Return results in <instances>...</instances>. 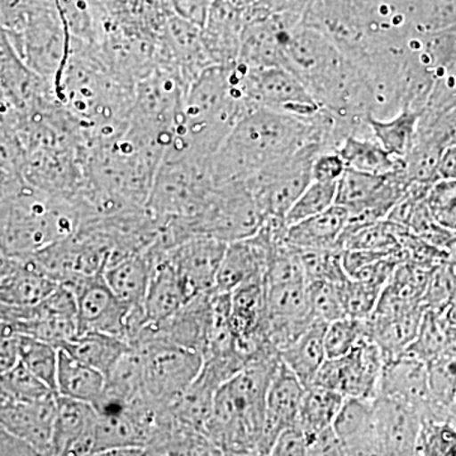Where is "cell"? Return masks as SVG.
Returning a JSON list of instances; mask_svg holds the SVG:
<instances>
[{
    "instance_id": "6da1fadb",
    "label": "cell",
    "mask_w": 456,
    "mask_h": 456,
    "mask_svg": "<svg viewBox=\"0 0 456 456\" xmlns=\"http://www.w3.org/2000/svg\"><path fill=\"white\" fill-rule=\"evenodd\" d=\"M335 132L336 119L322 108L311 118L253 108L236 122L212 156L213 183L245 182L308 143L334 151Z\"/></svg>"
},
{
    "instance_id": "7a4b0ae2",
    "label": "cell",
    "mask_w": 456,
    "mask_h": 456,
    "mask_svg": "<svg viewBox=\"0 0 456 456\" xmlns=\"http://www.w3.org/2000/svg\"><path fill=\"white\" fill-rule=\"evenodd\" d=\"M253 110L242 89L241 65H211L189 84L165 155L211 161L236 122Z\"/></svg>"
},
{
    "instance_id": "3957f363",
    "label": "cell",
    "mask_w": 456,
    "mask_h": 456,
    "mask_svg": "<svg viewBox=\"0 0 456 456\" xmlns=\"http://www.w3.org/2000/svg\"><path fill=\"white\" fill-rule=\"evenodd\" d=\"M279 362L278 355L255 360L216 392L206 435L222 454L257 455L266 392Z\"/></svg>"
},
{
    "instance_id": "277c9868",
    "label": "cell",
    "mask_w": 456,
    "mask_h": 456,
    "mask_svg": "<svg viewBox=\"0 0 456 456\" xmlns=\"http://www.w3.org/2000/svg\"><path fill=\"white\" fill-rule=\"evenodd\" d=\"M80 220L73 200L23 182L0 216V248L12 259H29L77 232Z\"/></svg>"
},
{
    "instance_id": "5b68a950",
    "label": "cell",
    "mask_w": 456,
    "mask_h": 456,
    "mask_svg": "<svg viewBox=\"0 0 456 456\" xmlns=\"http://www.w3.org/2000/svg\"><path fill=\"white\" fill-rule=\"evenodd\" d=\"M215 187L211 161L164 155L145 208L160 224L174 221L184 227L202 211Z\"/></svg>"
},
{
    "instance_id": "8992f818",
    "label": "cell",
    "mask_w": 456,
    "mask_h": 456,
    "mask_svg": "<svg viewBox=\"0 0 456 456\" xmlns=\"http://www.w3.org/2000/svg\"><path fill=\"white\" fill-rule=\"evenodd\" d=\"M266 217L245 182L216 185L208 200L184 231L188 239L211 237L224 244L254 236Z\"/></svg>"
},
{
    "instance_id": "52a82bcc",
    "label": "cell",
    "mask_w": 456,
    "mask_h": 456,
    "mask_svg": "<svg viewBox=\"0 0 456 456\" xmlns=\"http://www.w3.org/2000/svg\"><path fill=\"white\" fill-rule=\"evenodd\" d=\"M20 61L53 84L68 53L69 35L55 0H40L16 31H9Z\"/></svg>"
},
{
    "instance_id": "ba28073f",
    "label": "cell",
    "mask_w": 456,
    "mask_h": 456,
    "mask_svg": "<svg viewBox=\"0 0 456 456\" xmlns=\"http://www.w3.org/2000/svg\"><path fill=\"white\" fill-rule=\"evenodd\" d=\"M142 368L143 393L150 402L167 408L196 380L202 355L165 341H149L134 347Z\"/></svg>"
},
{
    "instance_id": "9c48e42d",
    "label": "cell",
    "mask_w": 456,
    "mask_h": 456,
    "mask_svg": "<svg viewBox=\"0 0 456 456\" xmlns=\"http://www.w3.org/2000/svg\"><path fill=\"white\" fill-rule=\"evenodd\" d=\"M322 151L332 150H326L320 143H308L245 180L266 218L284 220L290 207L312 182V165Z\"/></svg>"
},
{
    "instance_id": "30bf717a",
    "label": "cell",
    "mask_w": 456,
    "mask_h": 456,
    "mask_svg": "<svg viewBox=\"0 0 456 456\" xmlns=\"http://www.w3.org/2000/svg\"><path fill=\"white\" fill-rule=\"evenodd\" d=\"M410 184L403 167L388 174L346 167L338 182L335 204L349 212L347 227L387 220L395 204L406 196Z\"/></svg>"
},
{
    "instance_id": "8fae6325",
    "label": "cell",
    "mask_w": 456,
    "mask_h": 456,
    "mask_svg": "<svg viewBox=\"0 0 456 456\" xmlns=\"http://www.w3.org/2000/svg\"><path fill=\"white\" fill-rule=\"evenodd\" d=\"M242 89L251 108H265L298 118H311L321 110L305 86L283 66H242Z\"/></svg>"
},
{
    "instance_id": "7c38bea8",
    "label": "cell",
    "mask_w": 456,
    "mask_h": 456,
    "mask_svg": "<svg viewBox=\"0 0 456 456\" xmlns=\"http://www.w3.org/2000/svg\"><path fill=\"white\" fill-rule=\"evenodd\" d=\"M383 367L379 347L367 338L346 355L326 359L312 386L330 389L344 398L371 401L377 395Z\"/></svg>"
},
{
    "instance_id": "4fadbf2b",
    "label": "cell",
    "mask_w": 456,
    "mask_h": 456,
    "mask_svg": "<svg viewBox=\"0 0 456 456\" xmlns=\"http://www.w3.org/2000/svg\"><path fill=\"white\" fill-rule=\"evenodd\" d=\"M212 292L197 294L173 316L146 323L131 344L132 349L149 341H165L202 355L212 327Z\"/></svg>"
},
{
    "instance_id": "5bb4252c",
    "label": "cell",
    "mask_w": 456,
    "mask_h": 456,
    "mask_svg": "<svg viewBox=\"0 0 456 456\" xmlns=\"http://www.w3.org/2000/svg\"><path fill=\"white\" fill-rule=\"evenodd\" d=\"M64 285L73 290L77 301L79 334L98 331L125 338L126 320L131 308L110 292L103 274Z\"/></svg>"
},
{
    "instance_id": "9a60e30c",
    "label": "cell",
    "mask_w": 456,
    "mask_h": 456,
    "mask_svg": "<svg viewBox=\"0 0 456 456\" xmlns=\"http://www.w3.org/2000/svg\"><path fill=\"white\" fill-rule=\"evenodd\" d=\"M20 335L31 336L57 349L77 338L79 329L73 290L57 284L44 301L26 311L20 322Z\"/></svg>"
},
{
    "instance_id": "2e32d148",
    "label": "cell",
    "mask_w": 456,
    "mask_h": 456,
    "mask_svg": "<svg viewBox=\"0 0 456 456\" xmlns=\"http://www.w3.org/2000/svg\"><path fill=\"white\" fill-rule=\"evenodd\" d=\"M377 395L410 408L421 421H439L428 388V367L421 360L402 354L384 362Z\"/></svg>"
},
{
    "instance_id": "e0dca14e",
    "label": "cell",
    "mask_w": 456,
    "mask_h": 456,
    "mask_svg": "<svg viewBox=\"0 0 456 456\" xmlns=\"http://www.w3.org/2000/svg\"><path fill=\"white\" fill-rule=\"evenodd\" d=\"M56 395L38 401H16L0 395V428L50 456Z\"/></svg>"
},
{
    "instance_id": "ac0fdd59",
    "label": "cell",
    "mask_w": 456,
    "mask_h": 456,
    "mask_svg": "<svg viewBox=\"0 0 456 456\" xmlns=\"http://www.w3.org/2000/svg\"><path fill=\"white\" fill-rule=\"evenodd\" d=\"M305 392L296 375L279 362L266 392L265 419L257 455H268L279 435L296 426Z\"/></svg>"
},
{
    "instance_id": "d6986e66",
    "label": "cell",
    "mask_w": 456,
    "mask_h": 456,
    "mask_svg": "<svg viewBox=\"0 0 456 456\" xmlns=\"http://www.w3.org/2000/svg\"><path fill=\"white\" fill-rule=\"evenodd\" d=\"M94 408L84 402L56 395L50 456H89L95 452Z\"/></svg>"
},
{
    "instance_id": "ffe728a7",
    "label": "cell",
    "mask_w": 456,
    "mask_h": 456,
    "mask_svg": "<svg viewBox=\"0 0 456 456\" xmlns=\"http://www.w3.org/2000/svg\"><path fill=\"white\" fill-rule=\"evenodd\" d=\"M227 244L211 237H193L167 253V259L194 294L212 292Z\"/></svg>"
},
{
    "instance_id": "44dd1931",
    "label": "cell",
    "mask_w": 456,
    "mask_h": 456,
    "mask_svg": "<svg viewBox=\"0 0 456 456\" xmlns=\"http://www.w3.org/2000/svg\"><path fill=\"white\" fill-rule=\"evenodd\" d=\"M374 430L383 456L417 455L421 419L410 408L386 397L373 399Z\"/></svg>"
},
{
    "instance_id": "7402d4cb",
    "label": "cell",
    "mask_w": 456,
    "mask_h": 456,
    "mask_svg": "<svg viewBox=\"0 0 456 456\" xmlns=\"http://www.w3.org/2000/svg\"><path fill=\"white\" fill-rule=\"evenodd\" d=\"M246 14L221 0H213L200 37L211 65H233L239 57Z\"/></svg>"
},
{
    "instance_id": "603a6c76",
    "label": "cell",
    "mask_w": 456,
    "mask_h": 456,
    "mask_svg": "<svg viewBox=\"0 0 456 456\" xmlns=\"http://www.w3.org/2000/svg\"><path fill=\"white\" fill-rule=\"evenodd\" d=\"M196 296L167 261V253L160 255L154 261V269L142 303L146 322L154 325L167 320Z\"/></svg>"
},
{
    "instance_id": "cb8c5ba5",
    "label": "cell",
    "mask_w": 456,
    "mask_h": 456,
    "mask_svg": "<svg viewBox=\"0 0 456 456\" xmlns=\"http://www.w3.org/2000/svg\"><path fill=\"white\" fill-rule=\"evenodd\" d=\"M422 305L397 312H373L367 320L369 338L379 347L384 362L401 356L415 340L424 314Z\"/></svg>"
},
{
    "instance_id": "d4e9b609",
    "label": "cell",
    "mask_w": 456,
    "mask_h": 456,
    "mask_svg": "<svg viewBox=\"0 0 456 456\" xmlns=\"http://www.w3.org/2000/svg\"><path fill=\"white\" fill-rule=\"evenodd\" d=\"M347 220L349 212L344 207L334 204L320 215L288 226L285 241L297 250L338 248V241L346 227Z\"/></svg>"
},
{
    "instance_id": "484cf974",
    "label": "cell",
    "mask_w": 456,
    "mask_h": 456,
    "mask_svg": "<svg viewBox=\"0 0 456 456\" xmlns=\"http://www.w3.org/2000/svg\"><path fill=\"white\" fill-rule=\"evenodd\" d=\"M450 353H455V303L443 310H425L416 338L403 354L428 364Z\"/></svg>"
},
{
    "instance_id": "4316f807",
    "label": "cell",
    "mask_w": 456,
    "mask_h": 456,
    "mask_svg": "<svg viewBox=\"0 0 456 456\" xmlns=\"http://www.w3.org/2000/svg\"><path fill=\"white\" fill-rule=\"evenodd\" d=\"M154 261L147 248L107 266L103 279L110 292L130 308L141 307L151 278Z\"/></svg>"
},
{
    "instance_id": "83f0119b",
    "label": "cell",
    "mask_w": 456,
    "mask_h": 456,
    "mask_svg": "<svg viewBox=\"0 0 456 456\" xmlns=\"http://www.w3.org/2000/svg\"><path fill=\"white\" fill-rule=\"evenodd\" d=\"M56 287V281L31 260H16L13 269L0 281V305L27 310L44 301Z\"/></svg>"
},
{
    "instance_id": "f1b7e54d",
    "label": "cell",
    "mask_w": 456,
    "mask_h": 456,
    "mask_svg": "<svg viewBox=\"0 0 456 456\" xmlns=\"http://www.w3.org/2000/svg\"><path fill=\"white\" fill-rule=\"evenodd\" d=\"M336 152L345 167L362 173L388 174L402 167V159L393 158L380 146L369 125L345 136Z\"/></svg>"
},
{
    "instance_id": "f546056e",
    "label": "cell",
    "mask_w": 456,
    "mask_h": 456,
    "mask_svg": "<svg viewBox=\"0 0 456 456\" xmlns=\"http://www.w3.org/2000/svg\"><path fill=\"white\" fill-rule=\"evenodd\" d=\"M326 323L314 320L297 340L279 351V359L305 389L310 388L326 358L323 336Z\"/></svg>"
},
{
    "instance_id": "4dcf8cb0",
    "label": "cell",
    "mask_w": 456,
    "mask_h": 456,
    "mask_svg": "<svg viewBox=\"0 0 456 456\" xmlns=\"http://www.w3.org/2000/svg\"><path fill=\"white\" fill-rule=\"evenodd\" d=\"M106 377L94 368L59 349L56 370V395L94 406L103 395Z\"/></svg>"
},
{
    "instance_id": "1f68e13d",
    "label": "cell",
    "mask_w": 456,
    "mask_h": 456,
    "mask_svg": "<svg viewBox=\"0 0 456 456\" xmlns=\"http://www.w3.org/2000/svg\"><path fill=\"white\" fill-rule=\"evenodd\" d=\"M73 358L101 371L104 377L130 353L132 347L125 338L104 332L88 331L79 334L61 347Z\"/></svg>"
},
{
    "instance_id": "d6a6232c",
    "label": "cell",
    "mask_w": 456,
    "mask_h": 456,
    "mask_svg": "<svg viewBox=\"0 0 456 456\" xmlns=\"http://www.w3.org/2000/svg\"><path fill=\"white\" fill-rule=\"evenodd\" d=\"M344 399L338 393L321 387L305 389L296 424L305 441L332 428Z\"/></svg>"
},
{
    "instance_id": "836d02e7",
    "label": "cell",
    "mask_w": 456,
    "mask_h": 456,
    "mask_svg": "<svg viewBox=\"0 0 456 456\" xmlns=\"http://www.w3.org/2000/svg\"><path fill=\"white\" fill-rule=\"evenodd\" d=\"M407 228L389 220L371 222L360 226L345 227L338 241L340 250L397 253Z\"/></svg>"
},
{
    "instance_id": "e575fe53",
    "label": "cell",
    "mask_w": 456,
    "mask_h": 456,
    "mask_svg": "<svg viewBox=\"0 0 456 456\" xmlns=\"http://www.w3.org/2000/svg\"><path fill=\"white\" fill-rule=\"evenodd\" d=\"M142 450L145 456H222L206 435L175 421Z\"/></svg>"
},
{
    "instance_id": "d590c367",
    "label": "cell",
    "mask_w": 456,
    "mask_h": 456,
    "mask_svg": "<svg viewBox=\"0 0 456 456\" xmlns=\"http://www.w3.org/2000/svg\"><path fill=\"white\" fill-rule=\"evenodd\" d=\"M419 116V110L402 108L395 116L388 119L368 117V125L375 140L389 155L395 159H403L415 141Z\"/></svg>"
},
{
    "instance_id": "8d00e7d4",
    "label": "cell",
    "mask_w": 456,
    "mask_h": 456,
    "mask_svg": "<svg viewBox=\"0 0 456 456\" xmlns=\"http://www.w3.org/2000/svg\"><path fill=\"white\" fill-rule=\"evenodd\" d=\"M455 353L428 362V388L439 421L455 424Z\"/></svg>"
},
{
    "instance_id": "74e56055",
    "label": "cell",
    "mask_w": 456,
    "mask_h": 456,
    "mask_svg": "<svg viewBox=\"0 0 456 456\" xmlns=\"http://www.w3.org/2000/svg\"><path fill=\"white\" fill-rule=\"evenodd\" d=\"M141 397H146L143 393L142 368L139 353L132 349L107 375L103 395L99 401L131 403Z\"/></svg>"
},
{
    "instance_id": "f35d334b",
    "label": "cell",
    "mask_w": 456,
    "mask_h": 456,
    "mask_svg": "<svg viewBox=\"0 0 456 456\" xmlns=\"http://www.w3.org/2000/svg\"><path fill=\"white\" fill-rule=\"evenodd\" d=\"M20 362L56 395V370L59 349L31 336L20 335Z\"/></svg>"
},
{
    "instance_id": "ab89813d",
    "label": "cell",
    "mask_w": 456,
    "mask_h": 456,
    "mask_svg": "<svg viewBox=\"0 0 456 456\" xmlns=\"http://www.w3.org/2000/svg\"><path fill=\"white\" fill-rule=\"evenodd\" d=\"M338 182H311L285 215L288 226L307 220L334 206Z\"/></svg>"
},
{
    "instance_id": "60d3db41",
    "label": "cell",
    "mask_w": 456,
    "mask_h": 456,
    "mask_svg": "<svg viewBox=\"0 0 456 456\" xmlns=\"http://www.w3.org/2000/svg\"><path fill=\"white\" fill-rule=\"evenodd\" d=\"M367 338H369L367 321L350 317L336 320L326 326L325 336H323L326 358H341Z\"/></svg>"
},
{
    "instance_id": "b9f144b4",
    "label": "cell",
    "mask_w": 456,
    "mask_h": 456,
    "mask_svg": "<svg viewBox=\"0 0 456 456\" xmlns=\"http://www.w3.org/2000/svg\"><path fill=\"white\" fill-rule=\"evenodd\" d=\"M338 290L345 316L367 321L373 314L383 288L347 278L338 284Z\"/></svg>"
},
{
    "instance_id": "7bdbcfd3",
    "label": "cell",
    "mask_w": 456,
    "mask_h": 456,
    "mask_svg": "<svg viewBox=\"0 0 456 456\" xmlns=\"http://www.w3.org/2000/svg\"><path fill=\"white\" fill-rule=\"evenodd\" d=\"M0 395L16 401H38L55 395L20 362L0 374Z\"/></svg>"
},
{
    "instance_id": "ee69618b",
    "label": "cell",
    "mask_w": 456,
    "mask_h": 456,
    "mask_svg": "<svg viewBox=\"0 0 456 456\" xmlns=\"http://www.w3.org/2000/svg\"><path fill=\"white\" fill-rule=\"evenodd\" d=\"M419 456H456L454 422L426 419L421 422L417 437Z\"/></svg>"
},
{
    "instance_id": "f6af8a7d",
    "label": "cell",
    "mask_w": 456,
    "mask_h": 456,
    "mask_svg": "<svg viewBox=\"0 0 456 456\" xmlns=\"http://www.w3.org/2000/svg\"><path fill=\"white\" fill-rule=\"evenodd\" d=\"M305 283L311 281H331L341 283L347 275L342 269L340 250H299Z\"/></svg>"
},
{
    "instance_id": "bcb514c9",
    "label": "cell",
    "mask_w": 456,
    "mask_h": 456,
    "mask_svg": "<svg viewBox=\"0 0 456 456\" xmlns=\"http://www.w3.org/2000/svg\"><path fill=\"white\" fill-rule=\"evenodd\" d=\"M455 261L431 269L421 305L424 310H443L455 303Z\"/></svg>"
},
{
    "instance_id": "7dc6e473",
    "label": "cell",
    "mask_w": 456,
    "mask_h": 456,
    "mask_svg": "<svg viewBox=\"0 0 456 456\" xmlns=\"http://www.w3.org/2000/svg\"><path fill=\"white\" fill-rule=\"evenodd\" d=\"M338 284L340 283H331V281L305 283L308 305L314 320L329 325L336 320L346 317L342 308Z\"/></svg>"
},
{
    "instance_id": "c3c4849f",
    "label": "cell",
    "mask_w": 456,
    "mask_h": 456,
    "mask_svg": "<svg viewBox=\"0 0 456 456\" xmlns=\"http://www.w3.org/2000/svg\"><path fill=\"white\" fill-rule=\"evenodd\" d=\"M455 180H437L426 194V206L431 217L441 227L455 231Z\"/></svg>"
},
{
    "instance_id": "681fc988",
    "label": "cell",
    "mask_w": 456,
    "mask_h": 456,
    "mask_svg": "<svg viewBox=\"0 0 456 456\" xmlns=\"http://www.w3.org/2000/svg\"><path fill=\"white\" fill-rule=\"evenodd\" d=\"M174 16L202 28L213 0H164Z\"/></svg>"
},
{
    "instance_id": "f907efd6",
    "label": "cell",
    "mask_w": 456,
    "mask_h": 456,
    "mask_svg": "<svg viewBox=\"0 0 456 456\" xmlns=\"http://www.w3.org/2000/svg\"><path fill=\"white\" fill-rule=\"evenodd\" d=\"M344 161L336 151H322L312 165V182H338L344 174Z\"/></svg>"
},
{
    "instance_id": "816d5d0a",
    "label": "cell",
    "mask_w": 456,
    "mask_h": 456,
    "mask_svg": "<svg viewBox=\"0 0 456 456\" xmlns=\"http://www.w3.org/2000/svg\"><path fill=\"white\" fill-rule=\"evenodd\" d=\"M305 443H307L305 456H345L332 428L321 432Z\"/></svg>"
},
{
    "instance_id": "f5cc1de1",
    "label": "cell",
    "mask_w": 456,
    "mask_h": 456,
    "mask_svg": "<svg viewBox=\"0 0 456 456\" xmlns=\"http://www.w3.org/2000/svg\"><path fill=\"white\" fill-rule=\"evenodd\" d=\"M0 456H45L26 441L0 428Z\"/></svg>"
},
{
    "instance_id": "db71d44e",
    "label": "cell",
    "mask_w": 456,
    "mask_h": 456,
    "mask_svg": "<svg viewBox=\"0 0 456 456\" xmlns=\"http://www.w3.org/2000/svg\"><path fill=\"white\" fill-rule=\"evenodd\" d=\"M18 338L20 335L0 340V374L5 373L20 362Z\"/></svg>"
},
{
    "instance_id": "11a10c76",
    "label": "cell",
    "mask_w": 456,
    "mask_h": 456,
    "mask_svg": "<svg viewBox=\"0 0 456 456\" xmlns=\"http://www.w3.org/2000/svg\"><path fill=\"white\" fill-rule=\"evenodd\" d=\"M18 61L20 59L12 40L11 32L5 27L0 26V71Z\"/></svg>"
},
{
    "instance_id": "9f6ffc18",
    "label": "cell",
    "mask_w": 456,
    "mask_h": 456,
    "mask_svg": "<svg viewBox=\"0 0 456 456\" xmlns=\"http://www.w3.org/2000/svg\"><path fill=\"white\" fill-rule=\"evenodd\" d=\"M439 180H455L456 178V146L452 145L444 150L437 164Z\"/></svg>"
},
{
    "instance_id": "6f0895ef",
    "label": "cell",
    "mask_w": 456,
    "mask_h": 456,
    "mask_svg": "<svg viewBox=\"0 0 456 456\" xmlns=\"http://www.w3.org/2000/svg\"><path fill=\"white\" fill-rule=\"evenodd\" d=\"M221 2L226 3L231 8L245 14L260 5V0H221Z\"/></svg>"
},
{
    "instance_id": "680465c9",
    "label": "cell",
    "mask_w": 456,
    "mask_h": 456,
    "mask_svg": "<svg viewBox=\"0 0 456 456\" xmlns=\"http://www.w3.org/2000/svg\"><path fill=\"white\" fill-rule=\"evenodd\" d=\"M89 456H145L142 449H117L98 452Z\"/></svg>"
},
{
    "instance_id": "91938a15",
    "label": "cell",
    "mask_w": 456,
    "mask_h": 456,
    "mask_svg": "<svg viewBox=\"0 0 456 456\" xmlns=\"http://www.w3.org/2000/svg\"><path fill=\"white\" fill-rule=\"evenodd\" d=\"M3 101H4V99H3L2 88H0V102H3Z\"/></svg>"
}]
</instances>
